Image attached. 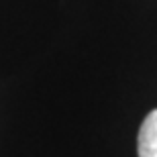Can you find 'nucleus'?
Listing matches in <instances>:
<instances>
[{"label": "nucleus", "instance_id": "obj_1", "mask_svg": "<svg viewBox=\"0 0 157 157\" xmlns=\"http://www.w3.org/2000/svg\"><path fill=\"white\" fill-rule=\"evenodd\" d=\"M139 157H157V108L145 117L137 139Z\"/></svg>", "mask_w": 157, "mask_h": 157}]
</instances>
